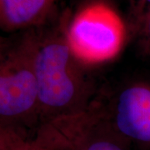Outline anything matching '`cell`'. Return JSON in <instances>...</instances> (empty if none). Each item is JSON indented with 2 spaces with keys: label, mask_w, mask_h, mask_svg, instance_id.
Returning <instances> with one entry per match:
<instances>
[{
  "label": "cell",
  "mask_w": 150,
  "mask_h": 150,
  "mask_svg": "<svg viewBox=\"0 0 150 150\" xmlns=\"http://www.w3.org/2000/svg\"><path fill=\"white\" fill-rule=\"evenodd\" d=\"M93 1H103V0H93Z\"/></svg>",
  "instance_id": "obj_14"
},
{
  "label": "cell",
  "mask_w": 150,
  "mask_h": 150,
  "mask_svg": "<svg viewBox=\"0 0 150 150\" xmlns=\"http://www.w3.org/2000/svg\"><path fill=\"white\" fill-rule=\"evenodd\" d=\"M70 18L64 11L48 23L33 28L40 125L85 109L98 94L85 66L75 59L67 42Z\"/></svg>",
  "instance_id": "obj_1"
},
{
  "label": "cell",
  "mask_w": 150,
  "mask_h": 150,
  "mask_svg": "<svg viewBox=\"0 0 150 150\" xmlns=\"http://www.w3.org/2000/svg\"><path fill=\"white\" fill-rule=\"evenodd\" d=\"M51 1H52V2H54V3H55V2H56L57 0H51Z\"/></svg>",
  "instance_id": "obj_13"
},
{
  "label": "cell",
  "mask_w": 150,
  "mask_h": 150,
  "mask_svg": "<svg viewBox=\"0 0 150 150\" xmlns=\"http://www.w3.org/2000/svg\"><path fill=\"white\" fill-rule=\"evenodd\" d=\"M1 16H2V0H0V23H1Z\"/></svg>",
  "instance_id": "obj_12"
},
{
  "label": "cell",
  "mask_w": 150,
  "mask_h": 150,
  "mask_svg": "<svg viewBox=\"0 0 150 150\" xmlns=\"http://www.w3.org/2000/svg\"><path fill=\"white\" fill-rule=\"evenodd\" d=\"M135 36L139 38L141 52L143 54L150 56V13L145 18Z\"/></svg>",
  "instance_id": "obj_9"
},
{
  "label": "cell",
  "mask_w": 150,
  "mask_h": 150,
  "mask_svg": "<svg viewBox=\"0 0 150 150\" xmlns=\"http://www.w3.org/2000/svg\"><path fill=\"white\" fill-rule=\"evenodd\" d=\"M28 150H51L48 149V148H45V147H43L42 145L40 144H36L35 142H33L32 139V143H31V145H30V147H29V149Z\"/></svg>",
  "instance_id": "obj_11"
},
{
  "label": "cell",
  "mask_w": 150,
  "mask_h": 150,
  "mask_svg": "<svg viewBox=\"0 0 150 150\" xmlns=\"http://www.w3.org/2000/svg\"><path fill=\"white\" fill-rule=\"evenodd\" d=\"M32 139L27 133L0 126V150H28Z\"/></svg>",
  "instance_id": "obj_7"
},
{
  "label": "cell",
  "mask_w": 150,
  "mask_h": 150,
  "mask_svg": "<svg viewBox=\"0 0 150 150\" xmlns=\"http://www.w3.org/2000/svg\"><path fill=\"white\" fill-rule=\"evenodd\" d=\"M12 41H13V36L12 37L0 36V57L5 53L6 50L10 46Z\"/></svg>",
  "instance_id": "obj_10"
},
{
  "label": "cell",
  "mask_w": 150,
  "mask_h": 150,
  "mask_svg": "<svg viewBox=\"0 0 150 150\" xmlns=\"http://www.w3.org/2000/svg\"><path fill=\"white\" fill-rule=\"evenodd\" d=\"M33 50L30 28L13 36L10 46L0 57V126L33 138L41 124Z\"/></svg>",
  "instance_id": "obj_2"
},
{
  "label": "cell",
  "mask_w": 150,
  "mask_h": 150,
  "mask_svg": "<svg viewBox=\"0 0 150 150\" xmlns=\"http://www.w3.org/2000/svg\"><path fill=\"white\" fill-rule=\"evenodd\" d=\"M95 101L112 128L132 147L150 150V74L129 78Z\"/></svg>",
  "instance_id": "obj_5"
},
{
  "label": "cell",
  "mask_w": 150,
  "mask_h": 150,
  "mask_svg": "<svg viewBox=\"0 0 150 150\" xmlns=\"http://www.w3.org/2000/svg\"><path fill=\"white\" fill-rule=\"evenodd\" d=\"M51 0H2L0 29L23 32L39 27L58 16Z\"/></svg>",
  "instance_id": "obj_6"
},
{
  "label": "cell",
  "mask_w": 150,
  "mask_h": 150,
  "mask_svg": "<svg viewBox=\"0 0 150 150\" xmlns=\"http://www.w3.org/2000/svg\"><path fill=\"white\" fill-rule=\"evenodd\" d=\"M129 27L105 1H91L70 18L67 42L73 55L83 66L114 59L124 48Z\"/></svg>",
  "instance_id": "obj_3"
},
{
  "label": "cell",
  "mask_w": 150,
  "mask_h": 150,
  "mask_svg": "<svg viewBox=\"0 0 150 150\" xmlns=\"http://www.w3.org/2000/svg\"><path fill=\"white\" fill-rule=\"evenodd\" d=\"M150 13V0H129V33L135 36L145 18Z\"/></svg>",
  "instance_id": "obj_8"
},
{
  "label": "cell",
  "mask_w": 150,
  "mask_h": 150,
  "mask_svg": "<svg viewBox=\"0 0 150 150\" xmlns=\"http://www.w3.org/2000/svg\"><path fill=\"white\" fill-rule=\"evenodd\" d=\"M33 141L51 150H132L112 129L95 99L80 112L39 126Z\"/></svg>",
  "instance_id": "obj_4"
}]
</instances>
